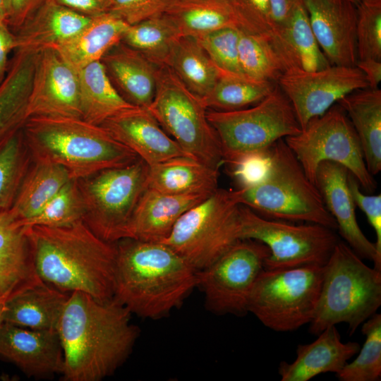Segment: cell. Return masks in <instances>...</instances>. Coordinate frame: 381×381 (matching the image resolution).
<instances>
[{"instance_id": "1", "label": "cell", "mask_w": 381, "mask_h": 381, "mask_svg": "<svg viewBox=\"0 0 381 381\" xmlns=\"http://www.w3.org/2000/svg\"><path fill=\"white\" fill-rule=\"evenodd\" d=\"M131 314L114 298L101 301L81 291L71 292L56 329L65 380L99 381L111 375L138 335Z\"/></svg>"}, {"instance_id": "2", "label": "cell", "mask_w": 381, "mask_h": 381, "mask_svg": "<svg viewBox=\"0 0 381 381\" xmlns=\"http://www.w3.org/2000/svg\"><path fill=\"white\" fill-rule=\"evenodd\" d=\"M28 234L36 271L44 283L101 301L114 297L115 243L102 240L83 222L64 227L28 226Z\"/></svg>"}, {"instance_id": "3", "label": "cell", "mask_w": 381, "mask_h": 381, "mask_svg": "<svg viewBox=\"0 0 381 381\" xmlns=\"http://www.w3.org/2000/svg\"><path fill=\"white\" fill-rule=\"evenodd\" d=\"M114 297L138 316L157 319L181 305L197 285V270L162 242L115 243Z\"/></svg>"}, {"instance_id": "4", "label": "cell", "mask_w": 381, "mask_h": 381, "mask_svg": "<svg viewBox=\"0 0 381 381\" xmlns=\"http://www.w3.org/2000/svg\"><path fill=\"white\" fill-rule=\"evenodd\" d=\"M22 129L32 158L64 167L71 179L124 166L139 158L102 126L82 119L30 117Z\"/></svg>"}, {"instance_id": "5", "label": "cell", "mask_w": 381, "mask_h": 381, "mask_svg": "<svg viewBox=\"0 0 381 381\" xmlns=\"http://www.w3.org/2000/svg\"><path fill=\"white\" fill-rule=\"evenodd\" d=\"M270 154V169L260 183L231 190L236 202L262 217L318 224L337 230L319 190L308 178L284 139L275 143Z\"/></svg>"}, {"instance_id": "6", "label": "cell", "mask_w": 381, "mask_h": 381, "mask_svg": "<svg viewBox=\"0 0 381 381\" xmlns=\"http://www.w3.org/2000/svg\"><path fill=\"white\" fill-rule=\"evenodd\" d=\"M381 305V271L368 266L346 243L339 241L327 263L309 332L318 335L341 322L349 334L374 315Z\"/></svg>"}, {"instance_id": "7", "label": "cell", "mask_w": 381, "mask_h": 381, "mask_svg": "<svg viewBox=\"0 0 381 381\" xmlns=\"http://www.w3.org/2000/svg\"><path fill=\"white\" fill-rule=\"evenodd\" d=\"M207 117L229 165L246 155L267 151L278 140L301 131L290 101L277 84L256 104L232 111L212 109Z\"/></svg>"}, {"instance_id": "8", "label": "cell", "mask_w": 381, "mask_h": 381, "mask_svg": "<svg viewBox=\"0 0 381 381\" xmlns=\"http://www.w3.org/2000/svg\"><path fill=\"white\" fill-rule=\"evenodd\" d=\"M147 109L189 157L219 169L224 163L202 98L192 92L167 66L159 67L155 94Z\"/></svg>"}, {"instance_id": "9", "label": "cell", "mask_w": 381, "mask_h": 381, "mask_svg": "<svg viewBox=\"0 0 381 381\" xmlns=\"http://www.w3.org/2000/svg\"><path fill=\"white\" fill-rule=\"evenodd\" d=\"M323 266L263 269L250 292L248 312L277 332L294 331L310 323L320 296Z\"/></svg>"}, {"instance_id": "10", "label": "cell", "mask_w": 381, "mask_h": 381, "mask_svg": "<svg viewBox=\"0 0 381 381\" xmlns=\"http://www.w3.org/2000/svg\"><path fill=\"white\" fill-rule=\"evenodd\" d=\"M240 207L231 190L218 188L184 212L162 243L202 270L241 240Z\"/></svg>"}, {"instance_id": "11", "label": "cell", "mask_w": 381, "mask_h": 381, "mask_svg": "<svg viewBox=\"0 0 381 381\" xmlns=\"http://www.w3.org/2000/svg\"><path fill=\"white\" fill-rule=\"evenodd\" d=\"M149 166L141 159L77 179L85 204L83 222L102 240L125 238L145 190Z\"/></svg>"}, {"instance_id": "12", "label": "cell", "mask_w": 381, "mask_h": 381, "mask_svg": "<svg viewBox=\"0 0 381 381\" xmlns=\"http://www.w3.org/2000/svg\"><path fill=\"white\" fill-rule=\"evenodd\" d=\"M284 141L313 183L318 166L323 162H332L346 168L365 190L373 193L375 189L358 135L337 103Z\"/></svg>"}, {"instance_id": "13", "label": "cell", "mask_w": 381, "mask_h": 381, "mask_svg": "<svg viewBox=\"0 0 381 381\" xmlns=\"http://www.w3.org/2000/svg\"><path fill=\"white\" fill-rule=\"evenodd\" d=\"M240 239L265 244L270 254L265 270H282L310 265H325L340 241L335 231L309 223L265 218L248 207H240Z\"/></svg>"}, {"instance_id": "14", "label": "cell", "mask_w": 381, "mask_h": 381, "mask_svg": "<svg viewBox=\"0 0 381 381\" xmlns=\"http://www.w3.org/2000/svg\"><path fill=\"white\" fill-rule=\"evenodd\" d=\"M269 248L262 243L241 239L207 267L197 271V285L208 309L217 314L243 315L253 285Z\"/></svg>"}, {"instance_id": "15", "label": "cell", "mask_w": 381, "mask_h": 381, "mask_svg": "<svg viewBox=\"0 0 381 381\" xmlns=\"http://www.w3.org/2000/svg\"><path fill=\"white\" fill-rule=\"evenodd\" d=\"M277 84L290 101L301 129L344 96L368 87L364 74L356 66L336 65L317 71L292 68Z\"/></svg>"}, {"instance_id": "16", "label": "cell", "mask_w": 381, "mask_h": 381, "mask_svg": "<svg viewBox=\"0 0 381 381\" xmlns=\"http://www.w3.org/2000/svg\"><path fill=\"white\" fill-rule=\"evenodd\" d=\"M27 115L81 119L78 71L54 48L36 54Z\"/></svg>"}, {"instance_id": "17", "label": "cell", "mask_w": 381, "mask_h": 381, "mask_svg": "<svg viewBox=\"0 0 381 381\" xmlns=\"http://www.w3.org/2000/svg\"><path fill=\"white\" fill-rule=\"evenodd\" d=\"M309 22L331 65L356 66L357 6L348 0H303Z\"/></svg>"}, {"instance_id": "18", "label": "cell", "mask_w": 381, "mask_h": 381, "mask_svg": "<svg viewBox=\"0 0 381 381\" xmlns=\"http://www.w3.org/2000/svg\"><path fill=\"white\" fill-rule=\"evenodd\" d=\"M349 174L347 169L339 164L323 162L318 167L315 184L346 243L362 259L373 262V267L381 271L375 243L368 239L357 222Z\"/></svg>"}, {"instance_id": "19", "label": "cell", "mask_w": 381, "mask_h": 381, "mask_svg": "<svg viewBox=\"0 0 381 381\" xmlns=\"http://www.w3.org/2000/svg\"><path fill=\"white\" fill-rule=\"evenodd\" d=\"M100 126L148 166L187 156L147 108L134 107L109 118Z\"/></svg>"}, {"instance_id": "20", "label": "cell", "mask_w": 381, "mask_h": 381, "mask_svg": "<svg viewBox=\"0 0 381 381\" xmlns=\"http://www.w3.org/2000/svg\"><path fill=\"white\" fill-rule=\"evenodd\" d=\"M0 355L30 375L47 376L63 371V350L56 331L4 322L0 327Z\"/></svg>"}, {"instance_id": "21", "label": "cell", "mask_w": 381, "mask_h": 381, "mask_svg": "<svg viewBox=\"0 0 381 381\" xmlns=\"http://www.w3.org/2000/svg\"><path fill=\"white\" fill-rule=\"evenodd\" d=\"M43 282L35 269L28 226L11 209H1L0 297L6 301Z\"/></svg>"}, {"instance_id": "22", "label": "cell", "mask_w": 381, "mask_h": 381, "mask_svg": "<svg viewBox=\"0 0 381 381\" xmlns=\"http://www.w3.org/2000/svg\"><path fill=\"white\" fill-rule=\"evenodd\" d=\"M210 195H171L147 188L131 218L126 238L162 242L184 212Z\"/></svg>"}, {"instance_id": "23", "label": "cell", "mask_w": 381, "mask_h": 381, "mask_svg": "<svg viewBox=\"0 0 381 381\" xmlns=\"http://www.w3.org/2000/svg\"><path fill=\"white\" fill-rule=\"evenodd\" d=\"M120 95L130 104L147 108L155 94L159 66L121 41L100 60Z\"/></svg>"}, {"instance_id": "24", "label": "cell", "mask_w": 381, "mask_h": 381, "mask_svg": "<svg viewBox=\"0 0 381 381\" xmlns=\"http://www.w3.org/2000/svg\"><path fill=\"white\" fill-rule=\"evenodd\" d=\"M318 336L312 343L298 345L294 362H281L278 373L282 381H308L321 373L337 374L360 350L358 342H342L335 325Z\"/></svg>"}, {"instance_id": "25", "label": "cell", "mask_w": 381, "mask_h": 381, "mask_svg": "<svg viewBox=\"0 0 381 381\" xmlns=\"http://www.w3.org/2000/svg\"><path fill=\"white\" fill-rule=\"evenodd\" d=\"M92 18L46 0L14 32L15 50L37 54L54 48L78 34Z\"/></svg>"}, {"instance_id": "26", "label": "cell", "mask_w": 381, "mask_h": 381, "mask_svg": "<svg viewBox=\"0 0 381 381\" xmlns=\"http://www.w3.org/2000/svg\"><path fill=\"white\" fill-rule=\"evenodd\" d=\"M219 169L187 156L149 166L147 188L171 195H211L218 187Z\"/></svg>"}, {"instance_id": "27", "label": "cell", "mask_w": 381, "mask_h": 381, "mask_svg": "<svg viewBox=\"0 0 381 381\" xmlns=\"http://www.w3.org/2000/svg\"><path fill=\"white\" fill-rule=\"evenodd\" d=\"M337 104L350 120L359 139L368 171H381V90L366 87L342 97Z\"/></svg>"}, {"instance_id": "28", "label": "cell", "mask_w": 381, "mask_h": 381, "mask_svg": "<svg viewBox=\"0 0 381 381\" xmlns=\"http://www.w3.org/2000/svg\"><path fill=\"white\" fill-rule=\"evenodd\" d=\"M69 294L44 282L32 286L6 301L4 322L30 329L56 331Z\"/></svg>"}, {"instance_id": "29", "label": "cell", "mask_w": 381, "mask_h": 381, "mask_svg": "<svg viewBox=\"0 0 381 381\" xmlns=\"http://www.w3.org/2000/svg\"><path fill=\"white\" fill-rule=\"evenodd\" d=\"M128 26L118 16L107 12L92 17L86 27L54 49L71 67L78 71L100 61L121 41Z\"/></svg>"}, {"instance_id": "30", "label": "cell", "mask_w": 381, "mask_h": 381, "mask_svg": "<svg viewBox=\"0 0 381 381\" xmlns=\"http://www.w3.org/2000/svg\"><path fill=\"white\" fill-rule=\"evenodd\" d=\"M36 54L15 51L0 85V142L20 129L28 119Z\"/></svg>"}, {"instance_id": "31", "label": "cell", "mask_w": 381, "mask_h": 381, "mask_svg": "<svg viewBox=\"0 0 381 381\" xmlns=\"http://www.w3.org/2000/svg\"><path fill=\"white\" fill-rule=\"evenodd\" d=\"M164 14L182 35L198 37L222 28H241L231 0H170Z\"/></svg>"}, {"instance_id": "32", "label": "cell", "mask_w": 381, "mask_h": 381, "mask_svg": "<svg viewBox=\"0 0 381 381\" xmlns=\"http://www.w3.org/2000/svg\"><path fill=\"white\" fill-rule=\"evenodd\" d=\"M274 36L291 68L317 71L331 65L316 40L303 1L277 25Z\"/></svg>"}, {"instance_id": "33", "label": "cell", "mask_w": 381, "mask_h": 381, "mask_svg": "<svg viewBox=\"0 0 381 381\" xmlns=\"http://www.w3.org/2000/svg\"><path fill=\"white\" fill-rule=\"evenodd\" d=\"M81 119L100 126L109 118L134 106L111 83L100 61L78 71Z\"/></svg>"}, {"instance_id": "34", "label": "cell", "mask_w": 381, "mask_h": 381, "mask_svg": "<svg viewBox=\"0 0 381 381\" xmlns=\"http://www.w3.org/2000/svg\"><path fill=\"white\" fill-rule=\"evenodd\" d=\"M165 66L196 95L204 97L222 74L196 37L181 35L174 43Z\"/></svg>"}, {"instance_id": "35", "label": "cell", "mask_w": 381, "mask_h": 381, "mask_svg": "<svg viewBox=\"0 0 381 381\" xmlns=\"http://www.w3.org/2000/svg\"><path fill=\"white\" fill-rule=\"evenodd\" d=\"M71 179L64 167L32 158L11 210L21 221L31 218Z\"/></svg>"}, {"instance_id": "36", "label": "cell", "mask_w": 381, "mask_h": 381, "mask_svg": "<svg viewBox=\"0 0 381 381\" xmlns=\"http://www.w3.org/2000/svg\"><path fill=\"white\" fill-rule=\"evenodd\" d=\"M274 35H260L239 30L238 59L244 76L277 83L290 69Z\"/></svg>"}, {"instance_id": "37", "label": "cell", "mask_w": 381, "mask_h": 381, "mask_svg": "<svg viewBox=\"0 0 381 381\" xmlns=\"http://www.w3.org/2000/svg\"><path fill=\"white\" fill-rule=\"evenodd\" d=\"M181 35L174 22L164 13L129 25L121 42L162 66H165L174 43Z\"/></svg>"}, {"instance_id": "38", "label": "cell", "mask_w": 381, "mask_h": 381, "mask_svg": "<svg viewBox=\"0 0 381 381\" xmlns=\"http://www.w3.org/2000/svg\"><path fill=\"white\" fill-rule=\"evenodd\" d=\"M277 83L246 76L222 74L202 100L207 109L232 111L256 104L269 95Z\"/></svg>"}, {"instance_id": "39", "label": "cell", "mask_w": 381, "mask_h": 381, "mask_svg": "<svg viewBox=\"0 0 381 381\" xmlns=\"http://www.w3.org/2000/svg\"><path fill=\"white\" fill-rule=\"evenodd\" d=\"M22 128L0 142V210L12 207L32 162Z\"/></svg>"}, {"instance_id": "40", "label": "cell", "mask_w": 381, "mask_h": 381, "mask_svg": "<svg viewBox=\"0 0 381 381\" xmlns=\"http://www.w3.org/2000/svg\"><path fill=\"white\" fill-rule=\"evenodd\" d=\"M85 204L77 179H71L33 217L21 221L26 226L64 227L83 222Z\"/></svg>"}, {"instance_id": "41", "label": "cell", "mask_w": 381, "mask_h": 381, "mask_svg": "<svg viewBox=\"0 0 381 381\" xmlns=\"http://www.w3.org/2000/svg\"><path fill=\"white\" fill-rule=\"evenodd\" d=\"M365 342L358 356L337 374L340 381H377L381 377V314L375 313L361 327Z\"/></svg>"}, {"instance_id": "42", "label": "cell", "mask_w": 381, "mask_h": 381, "mask_svg": "<svg viewBox=\"0 0 381 381\" xmlns=\"http://www.w3.org/2000/svg\"><path fill=\"white\" fill-rule=\"evenodd\" d=\"M196 37L212 63L222 74L244 76L238 59V28H222Z\"/></svg>"}, {"instance_id": "43", "label": "cell", "mask_w": 381, "mask_h": 381, "mask_svg": "<svg viewBox=\"0 0 381 381\" xmlns=\"http://www.w3.org/2000/svg\"><path fill=\"white\" fill-rule=\"evenodd\" d=\"M358 60H381V0H362L357 6Z\"/></svg>"}, {"instance_id": "44", "label": "cell", "mask_w": 381, "mask_h": 381, "mask_svg": "<svg viewBox=\"0 0 381 381\" xmlns=\"http://www.w3.org/2000/svg\"><path fill=\"white\" fill-rule=\"evenodd\" d=\"M238 13L241 28L255 34L273 35L277 25L273 20L270 0H231Z\"/></svg>"}, {"instance_id": "45", "label": "cell", "mask_w": 381, "mask_h": 381, "mask_svg": "<svg viewBox=\"0 0 381 381\" xmlns=\"http://www.w3.org/2000/svg\"><path fill=\"white\" fill-rule=\"evenodd\" d=\"M170 0H110L108 12L128 25L164 14Z\"/></svg>"}, {"instance_id": "46", "label": "cell", "mask_w": 381, "mask_h": 381, "mask_svg": "<svg viewBox=\"0 0 381 381\" xmlns=\"http://www.w3.org/2000/svg\"><path fill=\"white\" fill-rule=\"evenodd\" d=\"M270 150L246 155L229 164V172L240 187H250L260 183L270 166Z\"/></svg>"}, {"instance_id": "47", "label": "cell", "mask_w": 381, "mask_h": 381, "mask_svg": "<svg viewBox=\"0 0 381 381\" xmlns=\"http://www.w3.org/2000/svg\"><path fill=\"white\" fill-rule=\"evenodd\" d=\"M348 183L356 206L364 212L370 225L375 231V248L377 257L381 260V195L365 194L361 190V186L357 180L350 173L348 176Z\"/></svg>"}, {"instance_id": "48", "label": "cell", "mask_w": 381, "mask_h": 381, "mask_svg": "<svg viewBox=\"0 0 381 381\" xmlns=\"http://www.w3.org/2000/svg\"><path fill=\"white\" fill-rule=\"evenodd\" d=\"M45 0H8L7 22L15 32Z\"/></svg>"}, {"instance_id": "49", "label": "cell", "mask_w": 381, "mask_h": 381, "mask_svg": "<svg viewBox=\"0 0 381 381\" xmlns=\"http://www.w3.org/2000/svg\"><path fill=\"white\" fill-rule=\"evenodd\" d=\"M46 1V0H45ZM81 15L95 17L108 12L110 0H47Z\"/></svg>"}, {"instance_id": "50", "label": "cell", "mask_w": 381, "mask_h": 381, "mask_svg": "<svg viewBox=\"0 0 381 381\" xmlns=\"http://www.w3.org/2000/svg\"><path fill=\"white\" fill-rule=\"evenodd\" d=\"M16 49V36L8 26L7 19L0 17V85L8 71V56Z\"/></svg>"}, {"instance_id": "51", "label": "cell", "mask_w": 381, "mask_h": 381, "mask_svg": "<svg viewBox=\"0 0 381 381\" xmlns=\"http://www.w3.org/2000/svg\"><path fill=\"white\" fill-rule=\"evenodd\" d=\"M356 66L364 74L368 87L378 88L381 81V60L370 58L358 60Z\"/></svg>"}, {"instance_id": "52", "label": "cell", "mask_w": 381, "mask_h": 381, "mask_svg": "<svg viewBox=\"0 0 381 381\" xmlns=\"http://www.w3.org/2000/svg\"><path fill=\"white\" fill-rule=\"evenodd\" d=\"M303 0H270L272 15L277 25L284 23Z\"/></svg>"}, {"instance_id": "53", "label": "cell", "mask_w": 381, "mask_h": 381, "mask_svg": "<svg viewBox=\"0 0 381 381\" xmlns=\"http://www.w3.org/2000/svg\"><path fill=\"white\" fill-rule=\"evenodd\" d=\"M8 14V0H0V17L7 19Z\"/></svg>"}, {"instance_id": "54", "label": "cell", "mask_w": 381, "mask_h": 381, "mask_svg": "<svg viewBox=\"0 0 381 381\" xmlns=\"http://www.w3.org/2000/svg\"><path fill=\"white\" fill-rule=\"evenodd\" d=\"M6 301L0 298V327L4 322V312L5 309Z\"/></svg>"}, {"instance_id": "55", "label": "cell", "mask_w": 381, "mask_h": 381, "mask_svg": "<svg viewBox=\"0 0 381 381\" xmlns=\"http://www.w3.org/2000/svg\"><path fill=\"white\" fill-rule=\"evenodd\" d=\"M348 1H351V2H352V3H353V4H356V6H358V5L361 3V1L362 0H348Z\"/></svg>"}, {"instance_id": "56", "label": "cell", "mask_w": 381, "mask_h": 381, "mask_svg": "<svg viewBox=\"0 0 381 381\" xmlns=\"http://www.w3.org/2000/svg\"><path fill=\"white\" fill-rule=\"evenodd\" d=\"M226 1H230V0H226Z\"/></svg>"}, {"instance_id": "57", "label": "cell", "mask_w": 381, "mask_h": 381, "mask_svg": "<svg viewBox=\"0 0 381 381\" xmlns=\"http://www.w3.org/2000/svg\"><path fill=\"white\" fill-rule=\"evenodd\" d=\"M0 298H1L0 297ZM1 299H2V298H1Z\"/></svg>"}]
</instances>
